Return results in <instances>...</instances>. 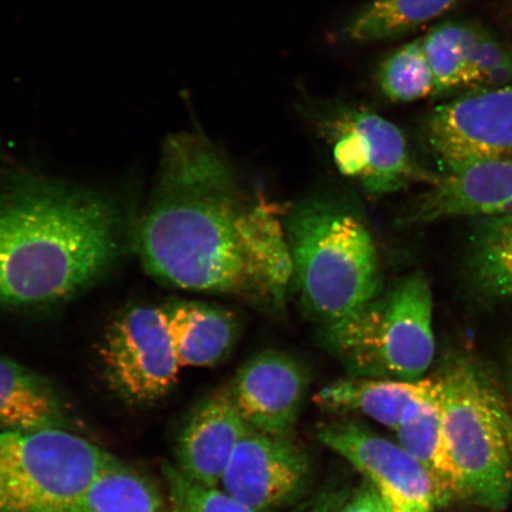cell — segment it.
I'll return each instance as SVG.
<instances>
[{
    "instance_id": "cell-1",
    "label": "cell",
    "mask_w": 512,
    "mask_h": 512,
    "mask_svg": "<svg viewBox=\"0 0 512 512\" xmlns=\"http://www.w3.org/2000/svg\"><path fill=\"white\" fill-rule=\"evenodd\" d=\"M156 181L136 232L147 272L182 290L285 304L293 280L286 210L242 182L200 130L169 134Z\"/></svg>"
},
{
    "instance_id": "cell-2",
    "label": "cell",
    "mask_w": 512,
    "mask_h": 512,
    "mask_svg": "<svg viewBox=\"0 0 512 512\" xmlns=\"http://www.w3.org/2000/svg\"><path fill=\"white\" fill-rule=\"evenodd\" d=\"M0 188V306L56 304L117 261L124 216L92 190L19 172Z\"/></svg>"
},
{
    "instance_id": "cell-3",
    "label": "cell",
    "mask_w": 512,
    "mask_h": 512,
    "mask_svg": "<svg viewBox=\"0 0 512 512\" xmlns=\"http://www.w3.org/2000/svg\"><path fill=\"white\" fill-rule=\"evenodd\" d=\"M293 280L307 313L325 324L383 291L379 256L366 222L341 202L316 200L286 215Z\"/></svg>"
},
{
    "instance_id": "cell-4",
    "label": "cell",
    "mask_w": 512,
    "mask_h": 512,
    "mask_svg": "<svg viewBox=\"0 0 512 512\" xmlns=\"http://www.w3.org/2000/svg\"><path fill=\"white\" fill-rule=\"evenodd\" d=\"M441 421L467 499L494 511L512 497V409L480 364L448 358L437 374Z\"/></svg>"
},
{
    "instance_id": "cell-5",
    "label": "cell",
    "mask_w": 512,
    "mask_h": 512,
    "mask_svg": "<svg viewBox=\"0 0 512 512\" xmlns=\"http://www.w3.org/2000/svg\"><path fill=\"white\" fill-rule=\"evenodd\" d=\"M322 342L349 376L424 379L435 354L430 283L419 272L407 275L347 317L323 325Z\"/></svg>"
},
{
    "instance_id": "cell-6",
    "label": "cell",
    "mask_w": 512,
    "mask_h": 512,
    "mask_svg": "<svg viewBox=\"0 0 512 512\" xmlns=\"http://www.w3.org/2000/svg\"><path fill=\"white\" fill-rule=\"evenodd\" d=\"M110 456L61 427L0 432V512H67Z\"/></svg>"
},
{
    "instance_id": "cell-7",
    "label": "cell",
    "mask_w": 512,
    "mask_h": 512,
    "mask_svg": "<svg viewBox=\"0 0 512 512\" xmlns=\"http://www.w3.org/2000/svg\"><path fill=\"white\" fill-rule=\"evenodd\" d=\"M303 113L330 144L341 174L360 183L370 195L431 185L439 178L416 162L400 128L370 108L312 100L304 102Z\"/></svg>"
},
{
    "instance_id": "cell-8",
    "label": "cell",
    "mask_w": 512,
    "mask_h": 512,
    "mask_svg": "<svg viewBox=\"0 0 512 512\" xmlns=\"http://www.w3.org/2000/svg\"><path fill=\"white\" fill-rule=\"evenodd\" d=\"M101 358L113 388L137 403L164 398L182 369L164 307L134 306L121 313L107 329Z\"/></svg>"
},
{
    "instance_id": "cell-9",
    "label": "cell",
    "mask_w": 512,
    "mask_h": 512,
    "mask_svg": "<svg viewBox=\"0 0 512 512\" xmlns=\"http://www.w3.org/2000/svg\"><path fill=\"white\" fill-rule=\"evenodd\" d=\"M424 134L448 171L512 159V83L471 88L427 114Z\"/></svg>"
},
{
    "instance_id": "cell-10",
    "label": "cell",
    "mask_w": 512,
    "mask_h": 512,
    "mask_svg": "<svg viewBox=\"0 0 512 512\" xmlns=\"http://www.w3.org/2000/svg\"><path fill=\"white\" fill-rule=\"evenodd\" d=\"M317 437L361 472L387 512H434L440 508L432 480L399 443L355 421L324 424Z\"/></svg>"
},
{
    "instance_id": "cell-11",
    "label": "cell",
    "mask_w": 512,
    "mask_h": 512,
    "mask_svg": "<svg viewBox=\"0 0 512 512\" xmlns=\"http://www.w3.org/2000/svg\"><path fill=\"white\" fill-rule=\"evenodd\" d=\"M311 463L290 435L251 430L241 440L221 488L255 512H271L296 501L309 485Z\"/></svg>"
},
{
    "instance_id": "cell-12",
    "label": "cell",
    "mask_w": 512,
    "mask_h": 512,
    "mask_svg": "<svg viewBox=\"0 0 512 512\" xmlns=\"http://www.w3.org/2000/svg\"><path fill=\"white\" fill-rule=\"evenodd\" d=\"M309 387L306 370L293 357L264 351L243 364L227 384L242 418L256 431L290 435Z\"/></svg>"
},
{
    "instance_id": "cell-13",
    "label": "cell",
    "mask_w": 512,
    "mask_h": 512,
    "mask_svg": "<svg viewBox=\"0 0 512 512\" xmlns=\"http://www.w3.org/2000/svg\"><path fill=\"white\" fill-rule=\"evenodd\" d=\"M428 187L403 216L407 224L510 215L512 159L490 160L448 171Z\"/></svg>"
},
{
    "instance_id": "cell-14",
    "label": "cell",
    "mask_w": 512,
    "mask_h": 512,
    "mask_svg": "<svg viewBox=\"0 0 512 512\" xmlns=\"http://www.w3.org/2000/svg\"><path fill=\"white\" fill-rule=\"evenodd\" d=\"M251 430L226 387L198 402L177 440L178 469L196 482L219 488L236 448Z\"/></svg>"
},
{
    "instance_id": "cell-15",
    "label": "cell",
    "mask_w": 512,
    "mask_h": 512,
    "mask_svg": "<svg viewBox=\"0 0 512 512\" xmlns=\"http://www.w3.org/2000/svg\"><path fill=\"white\" fill-rule=\"evenodd\" d=\"M435 376L418 381L352 377L338 380L319 390L316 405L334 413H357L398 431L422 406L438 401Z\"/></svg>"
},
{
    "instance_id": "cell-16",
    "label": "cell",
    "mask_w": 512,
    "mask_h": 512,
    "mask_svg": "<svg viewBox=\"0 0 512 512\" xmlns=\"http://www.w3.org/2000/svg\"><path fill=\"white\" fill-rule=\"evenodd\" d=\"M164 310L181 368L214 366L232 350L236 323L226 310L198 302H179Z\"/></svg>"
},
{
    "instance_id": "cell-17",
    "label": "cell",
    "mask_w": 512,
    "mask_h": 512,
    "mask_svg": "<svg viewBox=\"0 0 512 512\" xmlns=\"http://www.w3.org/2000/svg\"><path fill=\"white\" fill-rule=\"evenodd\" d=\"M395 432L403 450L432 480L440 508L467 498L462 472L445 437L439 399L422 406Z\"/></svg>"
},
{
    "instance_id": "cell-18",
    "label": "cell",
    "mask_w": 512,
    "mask_h": 512,
    "mask_svg": "<svg viewBox=\"0 0 512 512\" xmlns=\"http://www.w3.org/2000/svg\"><path fill=\"white\" fill-rule=\"evenodd\" d=\"M62 406L42 376L0 357V432L60 427Z\"/></svg>"
},
{
    "instance_id": "cell-19",
    "label": "cell",
    "mask_w": 512,
    "mask_h": 512,
    "mask_svg": "<svg viewBox=\"0 0 512 512\" xmlns=\"http://www.w3.org/2000/svg\"><path fill=\"white\" fill-rule=\"evenodd\" d=\"M463 0H369L348 17L341 41L364 44L392 41L444 16Z\"/></svg>"
},
{
    "instance_id": "cell-20",
    "label": "cell",
    "mask_w": 512,
    "mask_h": 512,
    "mask_svg": "<svg viewBox=\"0 0 512 512\" xmlns=\"http://www.w3.org/2000/svg\"><path fill=\"white\" fill-rule=\"evenodd\" d=\"M67 512H165V504L149 478L110 456Z\"/></svg>"
},
{
    "instance_id": "cell-21",
    "label": "cell",
    "mask_w": 512,
    "mask_h": 512,
    "mask_svg": "<svg viewBox=\"0 0 512 512\" xmlns=\"http://www.w3.org/2000/svg\"><path fill=\"white\" fill-rule=\"evenodd\" d=\"M467 270L483 297L512 300V214L478 222L470 240Z\"/></svg>"
},
{
    "instance_id": "cell-22",
    "label": "cell",
    "mask_w": 512,
    "mask_h": 512,
    "mask_svg": "<svg viewBox=\"0 0 512 512\" xmlns=\"http://www.w3.org/2000/svg\"><path fill=\"white\" fill-rule=\"evenodd\" d=\"M376 79L384 98L396 104L434 96V76L421 37L393 50L381 62Z\"/></svg>"
},
{
    "instance_id": "cell-23",
    "label": "cell",
    "mask_w": 512,
    "mask_h": 512,
    "mask_svg": "<svg viewBox=\"0 0 512 512\" xmlns=\"http://www.w3.org/2000/svg\"><path fill=\"white\" fill-rule=\"evenodd\" d=\"M463 22L466 87L492 88L512 83V46L482 24Z\"/></svg>"
},
{
    "instance_id": "cell-24",
    "label": "cell",
    "mask_w": 512,
    "mask_h": 512,
    "mask_svg": "<svg viewBox=\"0 0 512 512\" xmlns=\"http://www.w3.org/2000/svg\"><path fill=\"white\" fill-rule=\"evenodd\" d=\"M421 40L434 76V96L465 88L466 59L463 22H441L422 36Z\"/></svg>"
},
{
    "instance_id": "cell-25",
    "label": "cell",
    "mask_w": 512,
    "mask_h": 512,
    "mask_svg": "<svg viewBox=\"0 0 512 512\" xmlns=\"http://www.w3.org/2000/svg\"><path fill=\"white\" fill-rule=\"evenodd\" d=\"M171 512H255L222 489L196 482L175 466H165Z\"/></svg>"
},
{
    "instance_id": "cell-26",
    "label": "cell",
    "mask_w": 512,
    "mask_h": 512,
    "mask_svg": "<svg viewBox=\"0 0 512 512\" xmlns=\"http://www.w3.org/2000/svg\"><path fill=\"white\" fill-rule=\"evenodd\" d=\"M338 512H387L373 485L363 479L358 488L345 499Z\"/></svg>"
},
{
    "instance_id": "cell-27",
    "label": "cell",
    "mask_w": 512,
    "mask_h": 512,
    "mask_svg": "<svg viewBox=\"0 0 512 512\" xmlns=\"http://www.w3.org/2000/svg\"><path fill=\"white\" fill-rule=\"evenodd\" d=\"M345 491H331L320 495L300 512H338L345 499L348 498Z\"/></svg>"
},
{
    "instance_id": "cell-28",
    "label": "cell",
    "mask_w": 512,
    "mask_h": 512,
    "mask_svg": "<svg viewBox=\"0 0 512 512\" xmlns=\"http://www.w3.org/2000/svg\"><path fill=\"white\" fill-rule=\"evenodd\" d=\"M507 398L510 403V407L512 409V356L509 361L508 368V389H507Z\"/></svg>"
},
{
    "instance_id": "cell-29",
    "label": "cell",
    "mask_w": 512,
    "mask_h": 512,
    "mask_svg": "<svg viewBox=\"0 0 512 512\" xmlns=\"http://www.w3.org/2000/svg\"><path fill=\"white\" fill-rule=\"evenodd\" d=\"M508 22L512 29V2H511V5L509 6V10H508Z\"/></svg>"
}]
</instances>
